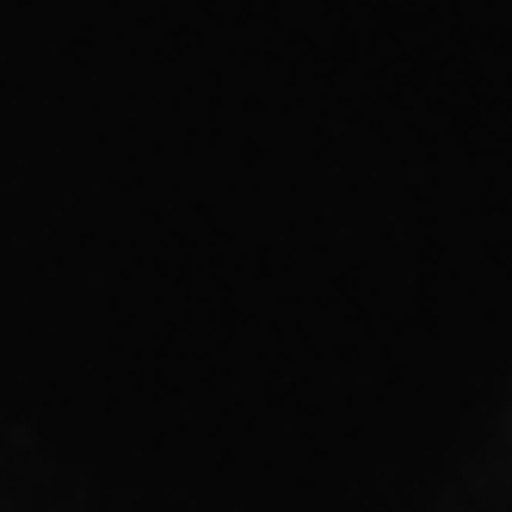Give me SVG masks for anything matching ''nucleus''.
Returning <instances> with one entry per match:
<instances>
[]
</instances>
